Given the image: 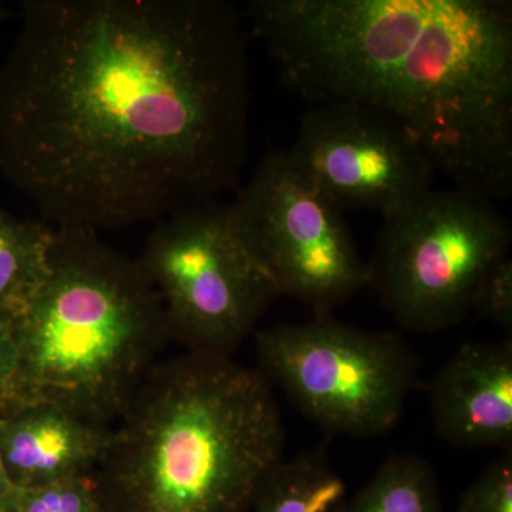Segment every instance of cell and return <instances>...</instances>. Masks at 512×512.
Returning a JSON list of instances; mask_svg holds the SVG:
<instances>
[{"label": "cell", "instance_id": "6da1fadb", "mask_svg": "<svg viewBox=\"0 0 512 512\" xmlns=\"http://www.w3.org/2000/svg\"><path fill=\"white\" fill-rule=\"evenodd\" d=\"M248 32L224 0H26L0 171L55 228L160 222L241 187Z\"/></svg>", "mask_w": 512, "mask_h": 512}, {"label": "cell", "instance_id": "7a4b0ae2", "mask_svg": "<svg viewBox=\"0 0 512 512\" xmlns=\"http://www.w3.org/2000/svg\"><path fill=\"white\" fill-rule=\"evenodd\" d=\"M245 16L303 100L383 111L454 188L511 197L510 2L251 0Z\"/></svg>", "mask_w": 512, "mask_h": 512}, {"label": "cell", "instance_id": "3957f363", "mask_svg": "<svg viewBox=\"0 0 512 512\" xmlns=\"http://www.w3.org/2000/svg\"><path fill=\"white\" fill-rule=\"evenodd\" d=\"M285 441L258 369L187 352L148 373L93 480L106 512H247Z\"/></svg>", "mask_w": 512, "mask_h": 512}, {"label": "cell", "instance_id": "277c9868", "mask_svg": "<svg viewBox=\"0 0 512 512\" xmlns=\"http://www.w3.org/2000/svg\"><path fill=\"white\" fill-rule=\"evenodd\" d=\"M2 319L18 350L9 403H52L106 429L171 339L140 261L79 227L55 228L45 278Z\"/></svg>", "mask_w": 512, "mask_h": 512}, {"label": "cell", "instance_id": "5b68a950", "mask_svg": "<svg viewBox=\"0 0 512 512\" xmlns=\"http://www.w3.org/2000/svg\"><path fill=\"white\" fill-rule=\"evenodd\" d=\"M510 222L495 202L471 192L431 190L383 218L369 286L400 328L434 333L473 312L481 282L508 256Z\"/></svg>", "mask_w": 512, "mask_h": 512}, {"label": "cell", "instance_id": "8992f818", "mask_svg": "<svg viewBox=\"0 0 512 512\" xmlns=\"http://www.w3.org/2000/svg\"><path fill=\"white\" fill-rule=\"evenodd\" d=\"M254 336L266 382L333 436L389 433L416 389V356L397 333L370 332L326 315Z\"/></svg>", "mask_w": 512, "mask_h": 512}, {"label": "cell", "instance_id": "52a82bcc", "mask_svg": "<svg viewBox=\"0 0 512 512\" xmlns=\"http://www.w3.org/2000/svg\"><path fill=\"white\" fill-rule=\"evenodd\" d=\"M138 261L163 303L171 339L190 353L232 357L281 298L235 231L228 205L215 200L157 222Z\"/></svg>", "mask_w": 512, "mask_h": 512}, {"label": "cell", "instance_id": "ba28073f", "mask_svg": "<svg viewBox=\"0 0 512 512\" xmlns=\"http://www.w3.org/2000/svg\"><path fill=\"white\" fill-rule=\"evenodd\" d=\"M228 211L281 296L305 303L315 316L332 315L369 286V266L342 212L288 151L266 153Z\"/></svg>", "mask_w": 512, "mask_h": 512}, {"label": "cell", "instance_id": "9c48e42d", "mask_svg": "<svg viewBox=\"0 0 512 512\" xmlns=\"http://www.w3.org/2000/svg\"><path fill=\"white\" fill-rule=\"evenodd\" d=\"M293 163L342 214H399L434 190L429 154L389 114L363 104H316L299 121Z\"/></svg>", "mask_w": 512, "mask_h": 512}, {"label": "cell", "instance_id": "30bf717a", "mask_svg": "<svg viewBox=\"0 0 512 512\" xmlns=\"http://www.w3.org/2000/svg\"><path fill=\"white\" fill-rule=\"evenodd\" d=\"M431 420L456 447L512 448V338L468 342L427 386Z\"/></svg>", "mask_w": 512, "mask_h": 512}, {"label": "cell", "instance_id": "8fae6325", "mask_svg": "<svg viewBox=\"0 0 512 512\" xmlns=\"http://www.w3.org/2000/svg\"><path fill=\"white\" fill-rule=\"evenodd\" d=\"M110 434L52 403L0 406V460L15 490L93 476Z\"/></svg>", "mask_w": 512, "mask_h": 512}, {"label": "cell", "instance_id": "7c38bea8", "mask_svg": "<svg viewBox=\"0 0 512 512\" xmlns=\"http://www.w3.org/2000/svg\"><path fill=\"white\" fill-rule=\"evenodd\" d=\"M348 500L345 481L319 447L282 461L247 512H343Z\"/></svg>", "mask_w": 512, "mask_h": 512}, {"label": "cell", "instance_id": "4fadbf2b", "mask_svg": "<svg viewBox=\"0 0 512 512\" xmlns=\"http://www.w3.org/2000/svg\"><path fill=\"white\" fill-rule=\"evenodd\" d=\"M55 227L0 210V318L26 301L49 269Z\"/></svg>", "mask_w": 512, "mask_h": 512}, {"label": "cell", "instance_id": "5bb4252c", "mask_svg": "<svg viewBox=\"0 0 512 512\" xmlns=\"http://www.w3.org/2000/svg\"><path fill=\"white\" fill-rule=\"evenodd\" d=\"M343 512H443L436 473L416 454H392Z\"/></svg>", "mask_w": 512, "mask_h": 512}, {"label": "cell", "instance_id": "9a60e30c", "mask_svg": "<svg viewBox=\"0 0 512 512\" xmlns=\"http://www.w3.org/2000/svg\"><path fill=\"white\" fill-rule=\"evenodd\" d=\"M12 501L16 512H106L93 476L15 490Z\"/></svg>", "mask_w": 512, "mask_h": 512}, {"label": "cell", "instance_id": "2e32d148", "mask_svg": "<svg viewBox=\"0 0 512 512\" xmlns=\"http://www.w3.org/2000/svg\"><path fill=\"white\" fill-rule=\"evenodd\" d=\"M454 512H512V448L485 467Z\"/></svg>", "mask_w": 512, "mask_h": 512}, {"label": "cell", "instance_id": "e0dca14e", "mask_svg": "<svg viewBox=\"0 0 512 512\" xmlns=\"http://www.w3.org/2000/svg\"><path fill=\"white\" fill-rule=\"evenodd\" d=\"M478 318L491 320L512 338V261L505 256L485 275L474 301Z\"/></svg>", "mask_w": 512, "mask_h": 512}, {"label": "cell", "instance_id": "ac0fdd59", "mask_svg": "<svg viewBox=\"0 0 512 512\" xmlns=\"http://www.w3.org/2000/svg\"><path fill=\"white\" fill-rule=\"evenodd\" d=\"M16 372H18V350L12 330L5 319L0 318V406L9 403L13 396Z\"/></svg>", "mask_w": 512, "mask_h": 512}, {"label": "cell", "instance_id": "d6986e66", "mask_svg": "<svg viewBox=\"0 0 512 512\" xmlns=\"http://www.w3.org/2000/svg\"><path fill=\"white\" fill-rule=\"evenodd\" d=\"M13 491H15V488H13L12 483H10L5 467H3L2 460H0V501H2L3 498L9 497Z\"/></svg>", "mask_w": 512, "mask_h": 512}, {"label": "cell", "instance_id": "ffe728a7", "mask_svg": "<svg viewBox=\"0 0 512 512\" xmlns=\"http://www.w3.org/2000/svg\"><path fill=\"white\" fill-rule=\"evenodd\" d=\"M12 494L0 501V512H16L12 501Z\"/></svg>", "mask_w": 512, "mask_h": 512}, {"label": "cell", "instance_id": "44dd1931", "mask_svg": "<svg viewBox=\"0 0 512 512\" xmlns=\"http://www.w3.org/2000/svg\"><path fill=\"white\" fill-rule=\"evenodd\" d=\"M6 16H8V13H6V9L5 6H3V3L0 2V22H2V20L5 19Z\"/></svg>", "mask_w": 512, "mask_h": 512}]
</instances>
